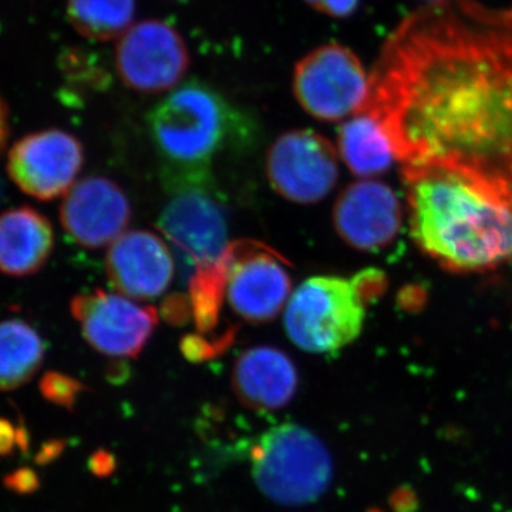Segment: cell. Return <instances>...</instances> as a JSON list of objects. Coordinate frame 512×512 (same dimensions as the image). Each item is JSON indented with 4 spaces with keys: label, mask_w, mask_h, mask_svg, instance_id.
I'll return each mask as SVG.
<instances>
[{
    "label": "cell",
    "mask_w": 512,
    "mask_h": 512,
    "mask_svg": "<svg viewBox=\"0 0 512 512\" xmlns=\"http://www.w3.org/2000/svg\"><path fill=\"white\" fill-rule=\"evenodd\" d=\"M365 107L404 165L457 171L512 202V10L448 0L414 13L384 45Z\"/></svg>",
    "instance_id": "cell-1"
},
{
    "label": "cell",
    "mask_w": 512,
    "mask_h": 512,
    "mask_svg": "<svg viewBox=\"0 0 512 512\" xmlns=\"http://www.w3.org/2000/svg\"><path fill=\"white\" fill-rule=\"evenodd\" d=\"M410 229L417 247L453 272L512 262V202L467 175L404 165Z\"/></svg>",
    "instance_id": "cell-2"
},
{
    "label": "cell",
    "mask_w": 512,
    "mask_h": 512,
    "mask_svg": "<svg viewBox=\"0 0 512 512\" xmlns=\"http://www.w3.org/2000/svg\"><path fill=\"white\" fill-rule=\"evenodd\" d=\"M148 133L163 170L165 188L207 183L218 154L249 141L255 124L210 84H180L147 116Z\"/></svg>",
    "instance_id": "cell-3"
},
{
    "label": "cell",
    "mask_w": 512,
    "mask_h": 512,
    "mask_svg": "<svg viewBox=\"0 0 512 512\" xmlns=\"http://www.w3.org/2000/svg\"><path fill=\"white\" fill-rule=\"evenodd\" d=\"M384 288L386 276L376 269L352 278L312 276L292 292L286 305V335L303 352H339L359 338L367 303L382 295Z\"/></svg>",
    "instance_id": "cell-4"
},
{
    "label": "cell",
    "mask_w": 512,
    "mask_h": 512,
    "mask_svg": "<svg viewBox=\"0 0 512 512\" xmlns=\"http://www.w3.org/2000/svg\"><path fill=\"white\" fill-rule=\"evenodd\" d=\"M251 466L259 490L284 505L313 503L332 480L328 448L293 423L279 424L259 437L251 450Z\"/></svg>",
    "instance_id": "cell-5"
},
{
    "label": "cell",
    "mask_w": 512,
    "mask_h": 512,
    "mask_svg": "<svg viewBox=\"0 0 512 512\" xmlns=\"http://www.w3.org/2000/svg\"><path fill=\"white\" fill-rule=\"evenodd\" d=\"M292 90L299 106L313 119L348 120L365 109L370 74L352 49L330 42L296 63Z\"/></svg>",
    "instance_id": "cell-6"
},
{
    "label": "cell",
    "mask_w": 512,
    "mask_h": 512,
    "mask_svg": "<svg viewBox=\"0 0 512 512\" xmlns=\"http://www.w3.org/2000/svg\"><path fill=\"white\" fill-rule=\"evenodd\" d=\"M285 256L256 241L232 242L221 259L222 291L231 311L252 325L278 318L292 295Z\"/></svg>",
    "instance_id": "cell-7"
},
{
    "label": "cell",
    "mask_w": 512,
    "mask_h": 512,
    "mask_svg": "<svg viewBox=\"0 0 512 512\" xmlns=\"http://www.w3.org/2000/svg\"><path fill=\"white\" fill-rule=\"evenodd\" d=\"M170 201L158 217V231L197 272L212 268L229 247L228 214L214 181L168 188Z\"/></svg>",
    "instance_id": "cell-8"
},
{
    "label": "cell",
    "mask_w": 512,
    "mask_h": 512,
    "mask_svg": "<svg viewBox=\"0 0 512 512\" xmlns=\"http://www.w3.org/2000/svg\"><path fill=\"white\" fill-rule=\"evenodd\" d=\"M116 72L133 92L160 94L180 86L190 67L181 33L160 19L141 20L117 40Z\"/></svg>",
    "instance_id": "cell-9"
},
{
    "label": "cell",
    "mask_w": 512,
    "mask_h": 512,
    "mask_svg": "<svg viewBox=\"0 0 512 512\" xmlns=\"http://www.w3.org/2000/svg\"><path fill=\"white\" fill-rule=\"evenodd\" d=\"M266 178L276 194L299 205L325 200L339 178L335 146L313 130H289L269 147Z\"/></svg>",
    "instance_id": "cell-10"
},
{
    "label": "cell",
    "mask_w": 512,
    "mask_h": 512,
    "mask_svg": "<svg viewBox=\"0 0 512 512\" xmlns=\"http://www.w3.org/2000/svg\"><path fill=\"white\" fill-rule=\"evenodd\" d=\"M84 340L96 352L109 357H137L157 328L158 313L120 293H80L70 302Z\"/></svg>",
    "instance_id": "cell-11"
},
{
    "label": "cell",
    "mask_w": 512,
    "mask_h": 512,
    "mask_svg": "<svg viewBox=\"0 0 512 512\" xmlns=\"http://www.w3.org/2000/svg\"><path fill=\"white\" fill-rule=\"evenodd\" d=\"M83 163L82 143L67 131L49 128L23 137L10 148L8 174L25 194L50 201L76 184Z\"/></svg>",
    "instance_id": "cell-12"
},
{
    "label": "cell",
    "mask_w": 512,
    "mask_h": 512,
    "mask_svg": "<svg viewBox=\"0 0 512 512\" xmlns=\"http://www.w3.org/2000/svg\"><path fill=\"white\" fill-rule=\"evenodd\" d=\"M131 204L119 184L101 175H93L64 194L60 222L67 237L80 247H110L127 232Z\"/></svg>",
    "instance_id": "cell-13"
},
{
    "label": "cell",
    "mask_w": 512,
    "mask_h": 512,
    "mask_svg": "<svg viewBox=\"0 0 512 512\" xmlns=\"http://www.w3.org/2000/svg\"><path fill=\"white\" fill-rule=\"evenodd\" d=\"M106 272L111 286L133 301L164 295L173 282L174 256L160 235L146 229L124 232L110 245Z\"/></svg>",
    "instance_id": "cell-14"
},
{
    "label": "cell",
    "mask_w": 512,
    "mask_h": 512,
    "mask_svg": "<svg viewBox=\"0 0 512 512\" xmlns=\"http://www.w3.org/2000/svg\"><path fill=\"white\" fill-rule=\"evenodd\" d=\"M333 225L349 247L376 252L392 244L402 227V207L392 188L379 181L350 184L333 207Z\"/></svg>",
    "instance_id": "cell-15"
},
{
    "label": "cell",
    "mask_w": 512,
    "mask_h": 512,
    "mask_svg": "<svg viewBox=\"0 0 512 512\" xmlns=\"http://www.w3.org/2000/svg\"><path fill=\"white\" fill-rule=\"evenodd\" d=\"M232 389L249 409L276 412L291 402L298 390V370L291 357L272 346H255L237 357Z\"/></svg>",
    "instance_id": "cell-16"
},
{
    "label": "cell",
    "mask_w": 512,
    "mask_h": 512,
    "mask_svg": "<svg viewBox=\"0 0 512 512\" xmlns=\"http://www.w3.org/2000/svg\"><path fill=\"white\" fill-rule=\"evenodd\" d=\"M55 248V232L42 212L30 207L0 214V272L23 278L39 272Z\"/></svg>",
    "instance_id": "cell-17"
},
{
    "label": "cell",
    "mask_w": 512,
    "mask_h": 512,
    "mask_svg": "<svg viewBox=\"0 0 512 512\" xmlns=\"http://www.w3.org/2000/svg\"><path fill=\"white\" fill-rule=\"evenodd\" d=\"M338 148L346 167L363 178L384 173L397 160L382 120L366 107L340 126Z\"/></svg>",
    "instance_id": "cell-18"
},
{
    "label": "cell",
    "mask_w": 512,
    "mask_h": 512,
    "mask_svg": "<svg viewBox=\"0 0 512 512\" xmlns=\"http://www.w3.org/2000/svg\"><path fill=\"white\" fill-rule=\"evenodd\" d=\"M45 342L22 319L0 322V392L19 389L39 372L45 359Z\"/></svg>",
    "instance_id": "cell-19"
},
{
    "label": "cell",
    "mask_w": 512,
    "mask_h": 512,
    "mask_svg": "<svg viewBox=\"0 0 512 512\" xmlns=\"http://www.w3.org/2000/svg\"><path fill=\"white\" fill-rule=\"evenodd\" d=\"M136 0H69L67 18L79 35L96 42L119 40L133 26Z\"/></svg>",
    "instance_id": "cell-20"
},
{
    "label": "cell",
    "mask_w": 512,
    "mask_h": 512,
    "mask_svg": "<svg viewBox=\"0 0 512 512\" xmlns=\"http://www.w3.org/2000/svg\"><path fill=\"white\" fill-rule=\"evenodd\" d=\"M80 390L82 386L77 380L62 373L49 372L40 380V392L45 399L59 406L72 407Z\"/></svg>",
    "instance_id": "cell-21"
},
{
    "label": "cell",
    "mask_w": 512,
    "mask_h": 512,
    "mask_svg": "<svg viewBox=\"0 0 512 512\" xmlns=\"http://www.w3.org/2000/svg\"><path fill=\"white\" fill-rule=\"evenodd\" d=\"M18 447L20 450H28V433L23 427H15L12 421L0 419V457H8Z\"/></svg>",
    "instance_id": "cell-22"
},
{
    "label": "cell",
    "mask_w": 512,
    "mask_h": 512,
    "mask_svg": "<svg viewBox=\"0 0 512 512\" xmlns=\"http://www.w3.org/2000/svg\"><path fill=\"white\" fill-rule=\"evenodd\" d=\"M303 2L329 18L346 19L357 12L362 0H303Z\"/></svg>",
    "instance_id": "cell-23"
},
{
    "label": "cell",
    "mask_w": 512,
    "mask_h": 512,
    "mask_svg": "<svg viewBox=\"0 0 512 512\" xmlns=\"http://www.w3.org/2000/svg\"><path fill=\"white\" fill-rule=\"evenodd\" d=\"M5 485L13 493H35L37 487H39V478H37L35 471L30 470V468H19V470L6 476Z\"/></svg>",
    "instance_id": "cell-24"
},
{
    "label": "cell",
    "mask_w": 512,
    "mask_h": 512,
    "mask_svg": "<svg viewBox=\"0 0 512 512\" xmlns=\"http://www.w3.org/2000/svg\"><path fill=\"white\" fill-rule=\"evenodd\" d=\"M8 114H6L5 104L0 100V150L5 147L8 140Z\"/></svg>",
    "instance_id": "cell-25"
},
{
    "label": "cell",
    "mask_w": 512,
    "mask_h": 512,
    "mask_svg": "<svg viewBox=\"0 0 512 512\" xmlns=\"http://www.w3.org/2000/svg\"><path fill=\"white\" fill-rule=\"evenodd\" d=\"M420 2L426 3V6L440 5V3L448 2V0H420Z\"/></svg>",
    "instance_id": "cell-26"
}]
</instances>
